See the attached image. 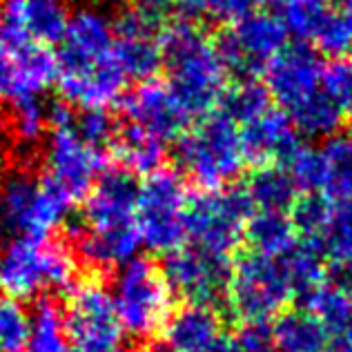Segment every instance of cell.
Segmentation results:
<instances>
[{
	"instance_id": "1",
	"label": "cell",
	"mask_w": 352,
	"mask_h": 352,
	"mask_svg": "<svg viewBox=\"0 0 352 352\" xmlns=\"http://www.w3.org/2000/svg\"><path fill=\"white\" fill-rule=\"evenodd\" d=\"M114 23L100 12L80 9L69 16L58 43L56 87L63 103L82 109H109L125 94L127 76L114 56Z\"/></svg>"
},
{
	"instance_id": "2",
	"label": "cell",
	"mask_w": 352,
	"mask_h": 352,
	"mask_svg": "<svg viewBox=\"0 0 352 352\" xmlns=\"http://www.w3.org/2000/svg\"><path fill=\"white\" fill-rule=\"evenodd\" d=\"M136 197L138 181L134 174L123 168L103 170L85 197L80 221L69 226L76 256L96 270L123 267L138 256Z\"/></svg>"
},
{
	"instance_id": "3",
	"label": "cell",
	"mask_w": 352,
	"mask_h": 352,
	"mask_svg": "<svg viewBox=\"0 0 352 352\" xmlns=\"http://www.w3.org/2000/svg\"><path fill=\"white\" fill-rule=\"evenodd\" d=\"M165 82L197 120L217 109L228 89V69L217 50L214 38L201 25L172 21L161 36Z\"/></svg>"
},
{
	"instance_id": "4",
	"label": "cell",
	"mask_w": 352,
	"mask_h": 352,
	"mask_svg": "<svg viewBox=\"0 0 352 352\" xmlns=\"http://www.w3.org/2000/svg\"><path fill=\"white\" fill-rule=\"evenodd\" d=\"M76 270V254L67 245L38 236H14L0 248V294L27 301L47 290H72Z\"/></svg>"
},
{
	"instance_id": "5",
	"label": "cell",
	"mask_w": 352,
	"mask_h": 352,
	"mask_svg": "<svg viewBox=\"0 0 352 352\" xmlns=\"http://www.w3.org/2000/svg\"><path fill=\"white\" fill-rule=\"evenodd\" d=\"M176 161L201 190L228 188L245 168L239 125L212 109L179 136Z\"/></svg>"
},
{
	"instance_id": "6",
	"label": "cell",
	"mask_w": 352,
	"mask_h": 352,
	"mask_svg": "<svg viewBox=\"0 0 352 352\" xmlns=\"http://www.w3.org/2000/svg\"><path fill=\"white\" fill-rule=\"evenodd\" d=\"M112 299L123 332L141 341L163 332L172 317L174 292L163 267L145 256H134L118 267Z\"/></svg>"
},
{
	"instance_id": "7",
	"label": "cell",
	"mask_w": 352,
	"mask_h": 352,
	"mask_svg": "<svg viewBox=\"0 0 352 352\" xmlns=\"http://www.w3.org/2000/svg\"><path fill=\"white\" fill-rule=\"evenodd\" d=\"M254 214V203L245 188L201 190L188 199L185 210V239L203 252L232 258L243 243L245 226Z\"/></svg>"
},
{
	"instance_id": "8",
	"label": "cell",
	"mask_w": 352,
	"mask_h": 352,
	"mask_svg": "<svg viewBox=\"0 0 352 352\" xmlns=\"http://www.w3.org/2000/svg\"><path fill=\"white\" fill-rule=\"evenodd\" d=\"M294 299L283 256L245 252L232 261L226 301L241 323H270Z\"/></svg>"
},
{
	"instance_id": "9",
	"label": "cell",
	"mask_w": 352,
	"mask_h": 352,
	"mask_svg": "<svg viewBox=\"0 0 352 352\" xmlns=\"http://www.w3.org/2000/svg\"><path fill=\"white\" fill-rule=\"evenodd\" d=\"M190 194L179 172L156 170L138 183L136 228L145 245L154 254L168 256L185 245V210Z\"/></svg>"
},
{
	"instance_id": "10",
	"label": "cell",
	"mask_w": 352,
	"mask_h": 352,
	"mask_svg": "<svg viewBox=\"0 0 352 352\" xmlns=\"http://www.w3.org/2000/svg\"><path fill=\"white\" fill-rule=\"evenodd\" d=\"M214 43L228 74L250 80L263 74L267 63L288 45V32L276 14L254 9L245 18L228 25Z\"/></svg>"
},
{
	"instance_id": "11",
	"label": "cell",
	"mask_w": 352,
	"mask_h": 352,
	"mask_svg": "<svg viewBox=\"0 0 352 352\" xmlns=\"http://www.w3.org/2000/svg\"><path fill=\"white\" fill-rule=\"evenodd\" d=\"M74 352H114L123 341L112 290L98 281H80L69 290L63 312Z\"/></svg>"
},
{
	"instance_id": "12",
	"label": "cell",
	"mask_w": 352,
	"mask_h": 352,
	"mask_svg": "<svg viewBox=\"0 0 352 352\" xmlns=\"http://www.w3.org/2000/svg\"><path fill=\"white\" fill-rule=\"evenodd\" d=\"M47 179L56 183L76 203L85 199L105 170V150L87 145L78 136L74 120L67 125L50 127L47 141Z\"/></svg>"
},
{
	"instance_id": "13",
	"label": "cell",
	"mask_w": 352,
	"mask_h": 352,
	"mask_svg": "<svg viewBox=\"0 0 352 352\" xmlns=\"http://www.w3.org/2000/svg\"><path fill=\"white\" fill-rule=\"evenodd\" d=\"M58 78L56 52L30 38L0 36V103L41 96Z\"/></svg>"
},
{
	"instance_id": "14",
	"label": "cell",
	"mask_w": 352,
	"mask_h": 352,
	"mask_svg": "<svg viewBox=\"0 0 352 352\" xmlns=\"http://www.w3.org/2000/svg\"><path fill=\"white\" fill-rule=\"evenodd\" d=\"M323 63L308 43H288L263 69V85L272 103L285 114L296 112L321 91Z\"/></svg>"
},
{
	"instance_id": "15",
	"label": "cell",
	"mask_w": 352,
	"mask_h": 352,
	"mask_svg": "<svg viewBox=\"0 0 352 352\" xmlns=\"http://www.w3.org/2000/svg\"><path fill=\"white\" fill-rule=\"evenodd\" d=\"M234 258H223L194 245H183L165 256L163 274L174 296L188 303L212 305L226 299L230 270Z\"/></svg>"
},
{
	"instance_id": "16",
	"label": "cell",
	"mask_w": 352,
	"mask_h": 352,
	"mask_svg": "<svg viewBox=\"0 0 352 352\" xmlns=\"http://www.w3.org/2000/svg\"><path fill=\"white\" fill-rule=\"evenodd\" d=\"M118 107L125 114L127 123L145 129L163 143L179 141V136L194 123L188 109L161 78L138 82L132 91L120 98Z\"/></svg>"
},
{
	"instance_id": "17",
	"label": "cell",
	"mask_w": 352,
	"mask_h": 352,
	"mask_svg": "<svg viewBox=\"0 0 352 352\" xmlns=\"http://www.w3.org/2000/svg\"><path fill=\"white\" fill-rule=\"evenodd\" d=\"M239 138L245 165L252 168L285 165L303 145L290 116L276 105L239 125Z\"/></svg>"
},
{
	"instance_id": "18",
	"label": "cell",
	"mask_w": 352,
	"mask_h": 352,
	"mask_svg": "<svg viewBox=\"0 0 352 352\" xmlns=\"http://www.w3.org/2000/svg\"><path fill=\"white\" fill-rule=\"evenodd\" d=\"M163 32L138 16L132 7L118 16L114 23V56L127 80H150L163 69Z\"/></svg>"
},
{
	"instance_id": "19",
	"label": "cell",
	"mask_w": 352,
	"mask_h": 352,
	"mask_svg": "<svg viewBox=\"0 0 352 352\" xmlns=\"http://www.w3.org/2000/svg\"><path fill=\"white\" fill-rule=\"evenodd\" d=\"M163 339L168 352H239L232 332H226L212 305L188 303L172 312Z\"/></svg>"
},
{
	"instance_id": "20",
	"label": "cell",
	"mask_w": 352,
	"mask_h": 352,
	"mask_svg": "<svg viewBox=\"0 0 352 352\" xmlns=\"http://www.w3.org/2000/svg\"><path fill=\"white\" fill-rule=\"evenodd\" d=\"M63 0H0V36L58 45L69 23Z\"/></svg>"
},
{
	"instance_id": "21",
	"label": "cell",
	"mask_w": 352,
	"mask_h": 352,
	"mask_svg": "<svg viewBox=\"0 0 352 352\" xmlns=\"http://www.w3.org/2000/svg\"><path fill=\"white\" fill-rule=\"evenodd\" d=\"M319 183L317 197L328 203L352 199V132H337L317 145Z\"/></svg>"
},
{
	"instance_id": "22",
	"label": "cell",
	"mask_w": 352,
	"mask_h": 352,
	"mask_svg": "<svg viewBox=\"0 0 352 352\" xmlns=\"http://www.w3.org/2000/svg\"><path fill=\"white\" fill-rule=\"evenodd\" d=\"M41 179L18 172L0 181V241L27 236Z\"/></svg>"
},
{
	"instance_id": "23",
	"label": "cell",
	"mask_w": 352,
	"mask_h": 352,
	"mask_svg": "<svg viewBox=\"0 0 352 352\" xmlns=\"http://www.w3.org/2000/svg\"><path fill=\"white\" fill-rule=\"evenodd\" d=\"M272 352H326L328 330L305 308L285 310L272 321Z\"/></svg>"
},
{
	"instance_id": "24",
	"label": "cell",
	"mask_w": 352,
	"mask_h": 352,
	"mask_svg": "<svg viewBox=\"0 0 352 352\" xmlns=\"http://www.w3.org/2000/svg\"><path fill=\"white\" fill-rule=\"evenodd\" d=\"M112 154L118 168L145 179V176L163 168L165 143L159 141L156 136L147 134L145 129L127 123L116 129V136L112 141Z\"/></svg>"
},
{
	"instance_id": "25",
	"label": "cell",
	"mask_w": 352,
	"mask_h": 352,
	"mask_svg": "<svg viewBox=\"0 0 352 352\" xmlns=\"http://www.w3.org/2000/svg\"><path fill=\"white\" fill-rule=\"evenodd\" d=\"M250 252L279 258L285 256L299 243V234L288 212L279 210H254L245 226V236Z\"/></svg>"
},
{
	"instance_id": "26",
	"label": "cell",
	"mask_w": 352,
	"mask_h": 352,
	"mask_svg": "<svg viewBox=\"0 0 352 352\" xmlns=\"http://www.w3.org/2000/svg\"><path fill=\"white\" fill-rule=\"evenodd\" d=\"M312 248L337 272L352 276V199L330 203L328 223Z\"/></svg>"
},
{
	"instance_id": "27",
	"label": "cell",
	"mask_w": 352,
	"mask_h": 352,
	"mask_svg": "<svg viewBox=\"0 0 352 352\" xmlns=\"http://www.w3.org/2000/svg\"><path fill=\"white\" fill-rule=\"evenodd\" d=\"M245 192L254 210L288 212L301 197L285 165H263L254 168L245 183Z\"/></svg>"
},
{
	"instance_id": "28",
	"label": "cell",
	"mask_w": 352,
	"mask_h": 352,
	"mask_svg": "<svg viewBox=\"0 0 352 352\" xmlns=\"http://www.w3.org/2000/svg\"><path fill=\"white\" fill-rule=\"evenodd\" d=\"M301 303L305 310L323 323L328 335L352 326V294L344 283L326 281L308 296H303Z\"/></svg>"
},
{
	"instance_id": "29",
	"label": "cell",
	"mask_w": 352,
	"mask_h": 352,
	"mask_svg": "<svg viewBox=\"0 0 352 352\" xmlns=\"http://www.w3.org/2000/svg\"><path fill=\"white\" fill-rule=\"evenodd\" d=\"M25 352H74L65 330L60 308L50 299H43L32 314V337Z\"/></svg>"
},
{
	"instance_id": "30",
	"label": "cell",
	"mask_w": 352,
	"mask_h": 352,
	"mask_svg": "<svg viewBox=\"0 0 352 352\" xmlns=\"http://www.w3.org/2000/svg\"><path fill=\"white\" fill-rule=\"evenodd\" d=\"M272 105L274 103L263 82L250 78V80H239L236 85H228L217 109L221 114H226L230 120H234L236 125H243Z\"/></svg>"
},
{
	"instance_id": "31",
	"label": "cell",
	"mask_w": 352,
	"mask_h": 352,
	"mask_svg": "<svg viewBox=\"0 0 352 352\" xmlns=\"http://www.w3.org/2000/svg\"><path fill=\"white\" fill-rule=\"evenodd\" d=\"M344 118H346V112L323 91V87L317 96L310 98L308 103L290 114V120L294 123L299 134L323 136V138L337 134L341 129V123H344Z\"/></svg>"
},
{
	"instance_id": "32",
	"label": "cell",
	"mask_w": 352,
	"mask_h": 352,
	"mask_svg": "<svg viewBox=\"0 0 352 352\" xmlns=\"http://www.w3.org/2000/svg\"><path fill=\"white\" fill-rule=\"evenodd\" d=\"M310 45L330 58L352 56V9L332 5Z\"/></svg>"
},
{
	"instance_id": "33",
	"label": "cell",
	"mask_w": 352,
	"mask_h": 352,
	"mask_svg": "<svg viewBox=\"0 0 352 352\" xmlns=\"http://www.w3.org/2000/svg\"><path fill=\"white\" fill-rule=\"evenodd\" d=\"M330 7H332L330 0H285L279 7L281 9L279 18L288 36H292L299 43L310 45L312 36L317 34L319 25L326 18Z\"/></svg>"
},
{
	"instance_id": "34",
	"label": "cell",
	"mask_w": 352,
	"mask_h": 352,
	"mask_svg": "<svg viewBox=\"0 0 352 352\" xmlns=\"http://www.w3.org/2000/svg\"><path fill=\"white\" fill-rule=\"evenodd\" d=\"M32 337V314L23 301L0 296V352H25Z\"/></svg>"
},
{
	"instance_id": "35",
	"label": "cell",
	"mask_w": 352,
	"mask_h": 352,
	"mask_svg": "<svg viewBox=\"0 0 352 352\" xmlns=\"http://www.w3.org/2000/svg\"><path fill=\"white\" fill-rule=\"evenodd\" d=\"M12 125L23 143H38L47 129V105L41 96H27L12 103Z\"/></svg>"
},
{
	"instance_id": "36",
	"label": "cell",
	"mask_w": 352,
	"mask_h": 352,
	"mask_svg": "<svg viewBox=\"0 0 352 352\" xmlns=\"http://www.w3.org/2000/svg\"><path fill=\"white\" fill-rule=\"evenodd\" d=\"M321 87L344 112H352V56L332 58L323 65Z\"/></svg>"
},
{
	"instance_id": "37",
	"label": "cell",
	"mask_w": 352,
	"mask_h": 352,
	"mask_svg": "<svg viewBox=\"0 0 352 352\" xmlns=\"http://www.w3.org/2000/svg\"><path fill=\"white\" fill-rule=\"evenodd\" d=\"M74 127L82 141L98 150H103L116 136V125L107 109H85L78 118H74Z\"/></svg>"
},
{
	"instance_id": "38",
	"label": "cell",
	"mask_w": 352,
	"mask_h": 352,
	"mask_svg": "<svg viewBox=\"0 0 352 352\" xmlns=\"http://www.w3.org/2000/svg\"><path fill=\"white\" fill-rule=\"evenodd\" d=\"M232 337L239 352H272L270 323H241Z\"/></svg>"
},
{
	"instance_id": "39",
	"label": "cell",
	"mask_w": 352,
	"mask_h": 352,
	"mask_svg": "<svg viewBox=\"0 0 352 352\" xmlns=\"http://www.w3.org/2000/svg\"><path fill=\"white\" fill-rule=\"evenodd\" d=\"M208 18L206 0H174V18L172 21L201 25Z\"/></svg>"
},
{
	"instance_id": "40",
	"label": "cell",
	"mask_w": 352,
	"mask_h": 352,
	"mask_svg": "<svg viewBox=\"0 0 352 352\" xmlns=\"http://www.w3.org/2000/svg\"><path fill=\"white\" fill-rule=\"evenodd\" d=\"M326 352H352V326L330 332L328 335V348Z\"/></svg>"
},
{
	"instance_id": "41",
	"label": "cell",
	"mask_w": 352,
	"mask_h": 352,
	"mask_svg": "<svg viewBox=\"0 0 352 352\" xmlns=\"http://www.w3.org/2000/svg\"><path fill=\"white\" fill-rule=\"evenodd\" d=\"M285 0H252L254 9H265V12H270L274 7H281Z\"/></svg>"
},
{
	"instance_id": "42",
	"label": "cell",
	"mask_w": 352,
	"mask_h": 352,
	"mask_svg": "<svg viewBox=\"0 0 352 352\" xmlns=\"http://www.w3.org/2000/svg\"><path fill=\"white\" fill-rule=\"evenodd\" d=\"M332 5H339V7H348L352 9V0H330Z\"/></svg>"
},
{
	"instance_id": "43",
	"label": "cell",
	"mask_w": 352,
	"mask_h": 352,
	"mask_svg": "<svg viewBox=\"0 0 352 352\" xmlns=\"http://www.w3.org/2000/svg\"><path fill=\"white\" fill-rule=\"evenodd\" d=\"M344 285H346V288H348V292L352 294V276H348V281H346Z\"/></svg>"
},
{
	"instance_id": "44",
	"label": "cell",
	"mask_w": 352,
	"mask_h": 352,
	"mask_svg": "<svg viewBox=\"0 0 352 352\" xmlns=\"http://www.w3.org/2000/svg\"><path fill=\"white\" fill-rule=\"evenodd\" d=\"M114 352H125V350H120V348H118V350H114Z\"/></svg>"
}]
</instances>
